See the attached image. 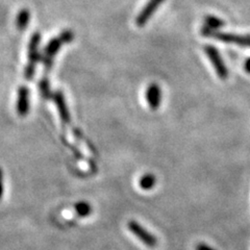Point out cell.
Returning a JSON list of instances; mask_svg holds the SVG:
<instances>
[{
    "instance_id": "1",
    "label": "cell",
    "mask_w": 250,
    "mask_h": 250,
    "mask_svg": "<svg viewBox=\"0 0 250 250\" xmlns=\"http://www.w3.org/2000/svg\"><path fill=\"white\" fill-rule=\"evenodd\" d=\"M41 41L40 33H35L30 38L28 44V62L24 70V78L27 81H31L34 78L36 67L38 62L41 60L40 54H39V45Z\"/></svg>"
},
{
    "instance_id": "2",
    "label": "cell",
    "mask_w": 250,
    "mask_h": 250,
    "mask_svg": "<svg viewBox=\"0 0 250 250\" xmlns=\"http://www.w3.org/2000/svg\"><path fill=\"white\" fill-rule=\"evenodd\" d=\"M201 34L205 37H212L215 39H218L224 43L229 44H236L239 46H249L250 47V36H239L234 34H229V33H220L217 30H207L201 29Z\"/></svg>"
},
{
    "instance_id": "3",
    "label": "cell",
    "mask_w": 250,
    "mask_h": 250,
    "mask_svg": "<svg viewBox=\"0 0 250 250\" xmlns=\"http://www.w3.org/2000/svg\"><path fill=\"white\" fill-rule=\"evenodd\" d=\"M203 50H205L209 62H212L218 77L220 78V80H226V78L229 77V70L226 68L220 53H219L217 48H215L212 45H206Z\"/></svg>"
},
{
    "instance_id": "4",
    "label": "cell",
    "mask_w": 250,
    "mask_h": 250,
    "mask_svg": "<svg viewBox=\"0 0 250 250\" xmlns=\"http://www.w3.org/2000/svg\"><path fill=\"white\" fill-rule=\"evenodd\" d=\"M64 44H66V42L64 39H62V37L60 35L57 38H53L51 41H49L48 45L45 47L44 56L42 57V62H43L46 70L51 69L53 58L56 57V54L60 51L61 47Z\"/></svg>"
},
{
    "instance_id": "5",
    "label": "cell",
    "mask_w": 250,
    "mask_h": 250,
    "mask_svg": "<svg viewBox=\"0 0 250 250\" xmlns=\"http://www.w3.org/2000/svg\"><path fill=\"white\" fill-rule=\"evenodd\" d=\"M128 229L135 234V236L142 242V243L148 247H155L158 244L156 238L151 234L147 229H145L142 225L137 221L131 220L128 222Z\"/></svg>"
},
{
    "instance_id": "6",
    "label": "cell",
    "mask_w": 250,
    "mask_h": 250,
    "mask_svg": "<svg viewBox=\"0 0 250 250\" xmlns=\"http://www.w3.org/2000/svg\"><path fill=\"white\" fill-rule=\"evenodd\" d=\"M164 1H165V0H149L143 7V10L137 16V25L139 27L145 26L146 23L149 21V19H151L153 14L156 12V10L159 9Z\"/></svg>"
},
{
    "instance_id": "7",
    "label": "cell",
    "mask_w": 250,
    "mask_h": 250,
    "mask_svg": "<svg viewBox=\"0 0 250 250\" xmlns=\"http://www.w3.org/2000/svg\"><path fill=\"white\" fill-rule=\"evenodd\" d=\"M146 101L153 111H156L162 104V90L159 84L152 83L146 89Z\"/></svg>"
},
{
    "instance_id": "8",
    "label": "cell",
    "mask_w": 250,
    "mask_h": 250,
    "mask_svg": "<svg viewBox=\"0 0 250 250\" xmlns=\"http://www.w3.org/2000/svg\"><path fill=\"white\" fill-rule=\"evenodd\" d=\"M52 100L53 103L56 104L57 107H58V112L60 114V118L61 121L64 124H69L70 122V113L68 109V105L66 104V100L64 97V94L62 93V91H56L54 93H52Z\"/></svg>"
},
{
    "instance_id": "9",
    "label": "cell",
    "mask_w": 250,
    "mask_h": 250,
    "mask_svg": "<svg viewBox=\"0 0 250 250\" xmlns=\"http://www.w3.org/2000/svg\"><path fill=\"white\" fill-rule=\"evenodd\" d=\"M29 112V90L25 85H22L18 90L17 113L20 116H26Z\"/></svg>"
},
{
    "instance_id": "10",
    "label": "cell",
    "mask_w": 250,
    "mask_h": 250,
    "mask_svg": "<svg viewBox=\"0 0 250 250\" xmlns=\"http://www.w3.org/2000/svg\"><path fill=\"white\" fill-rule=\"evenodd\" d=\"M29 20H30V13H29V11L27 9H22L18 13L17 18H16V26H17V28L20 31L25 30L27 28Z\"/></svg>"
},
{
    "instance_id": "11",
    "label": "cell",
    "mask_w": 250,
    "mask_h": 250,
    "mask_svg": "<svg viewBox=\"0 0 250 250\" xmlns=\"http://www.w3.org/2000/svg\"><path fill=\"white\" fill-rule=\"evenodd\" d=\"M224 22L218 17H215V16H207L206 20H205V25H203V29L207 30H218L221 27H223Z\"/></svg>"
},
{
    "instance_id": "12",
    "label": "cell",
    "mask_w": 250,
    "mask_h": 250,
    "mask_svg": "<svg viewBox=\"0 0 250 250\" xmlns=\"http://www.w3.org/2000/svg\"><path fill=\"white\" fill-rule=\"evenodd\" d=\"M39 90H40L41 96L44 99H49L52 97L50 83H49V81L47 77H43L40 81V83H39Z\"/></svg>"
},
{
    "instance_id": "13",
    "label": "cell",
    "mask_w": 250,
    "mask_h": 250,
    "mask_svg": "<svg viewBox=\"0 0 250 250\" xmlns=\"http://www.w3.org/2000/svg\"><path fill=\"white\" fill-rule=\"evenodd\" d=\"M155 182H156V179L153 176V174H145L140 178L139 186L141 189L147 191V190L152 189L155 185Z\"/></svg>"
},
{
    "instance_id": "14",
    "label": "cell",
    "mask_w": 250,
    "mask_h": 250,
    "mask_svg": "<svg viewBox=\"0 0 250 250\" xmlns=\"http://www.w3.org/2000/svg\"><path fill=\"white\" fill-rule=\"evenodd\" d=\"M75 212L78 216L87 217L92 213V208L88 202H78L75 205Z\"/></svg>"
},
{
    "instance_id": "15",
    "label": "cell",
    "mask_w": 250,
    "mask_h": 250,
    "mask_svg": "<svg viewBox=\"0 0 250 250\" xmlns=\"http://www.w3.org/2000/svg\"><path fill=\"white\" fill-rule=\"evenodd\" d=\"M3 194V174H2V170L0 169V199L2 197Z\"/></svg>"
},
{
    "instance_id": "16",
    "label": "cell",
    "mask_w": 250,
    "mask_h": 250,
    "mask_svg": "<svg viewBox=\"0 0 250 250\" xmlns=\"http://www.w3.org/2000/svg\"><path fill=\"white\" fill-rule=\"evenodd\" d=\"M196 250H215V249L206 245V244H199V245H197Z\"/></svg>"
},
{
    "instance_id": "17",
    "label": "cell",
    "mask_w": 250,
    "mask_h": 250,
    "mask_svg": "<svg viewBox=\"0 0 250 250\" xmlns=\"http://www.w3.org/2000/svg\"><path fill=\"white\" fill-rule=\"evenodd\" d=\"M244 67H245V71H246L247 73H249V74H250V58L246 60Z\"/></svg>"
}]
</instances>
